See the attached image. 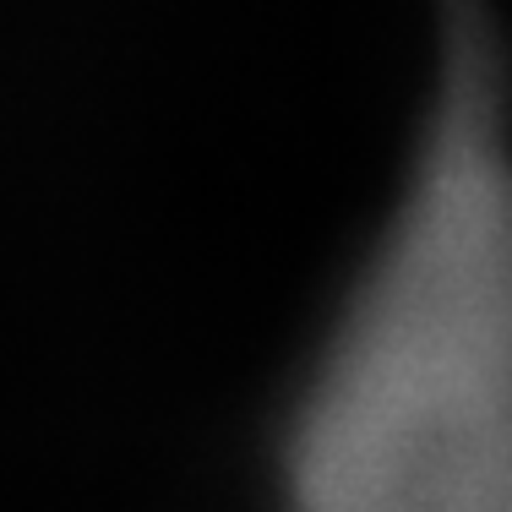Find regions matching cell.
I'll return each mask as SVG.
<instances>
[{
  "instance_id": "6da1fadb",
  "label": "cell",
  "mask_w": 512,
  "mask_h": 512,
  "mask_svg": "<svg viewBox=\"0 0 512 512\" xmlns=\"http://www.w3.org/2000/svg\"><path fill=\"white\" fill-rule=\"evenodd\" d=\"M284 512H512V115L469 0L404 202L289 420Z\"/></svg>"
}]
</instances>
